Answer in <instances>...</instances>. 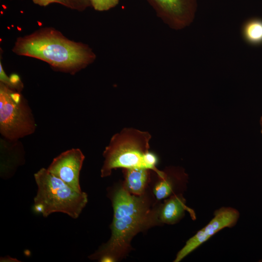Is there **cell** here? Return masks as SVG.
<instances>
[{"instance_id":"obj_10","label":"cell","mask_w":262,"mask_h":262,"mask_svg":"<svg viewBox=\"0 0 262 262\" xmlns=\"http://www.w3.org/2000/svg\"><path fill=\"white\" fill-rule=\"evenodd\" d=\"M165 172L164 177L159 178L153 187V194L158 200L167 198L174 194L182 193L186 189L187 175L183 170L170 168Z\"/></svg>"},{"instance_id":"obj_4","label":"cell","mask_w":262,"mask_h":262,"mask_svg":"<svg viewBox=\"0 0 262 262\" xmlns=\"http://www.w3.org/2000/svg\"><path fill=\"white\" fill-rule=\"evenodd\" d=\"M37 186L34 197L35 210L44 217L54 213H62L77 218L88 202V195L78 191L42 168L34 174Z\"/></svg>"},{"instance_id":"obj_2","label":"cell","mask_w":262,"mask_h":262,"mask_svg":"<svg viewBox=\"0 0 262 262\" xmlns=\"http://www.w3.org/2000/svg\"><path fill=\"white\" fill-rule=\"evenodd\" d=\"M12 51L18 55L43 61L55 70L71 74L86 67L96 58L88 45L71 40L52 27L17 38Z\"/></svg>"},{"instance_id":"obj_6","label":"cell","mask_w":262,"mask_h":262,"mask_svg":"<svg viewBox=\"0 0 262 262\" xmlns=\"http://www.w3.org/2000/svg\"><path fill=\"white\" fill-rule=\"evenodd\" d=\"M239 217V212L231 207L223 206L215 210L213 218L186 241L173 262L181 261L219 231L235 226Z\"/></svg>"},{"instance_id":"obj_11","label":"cell","mask_w":262,"mask_h":262,"mask_svg":"<svg viewBox=\"0 0 262 262\" xmlns=\"http://www.w3.org/2000/svg\"><path fill=\"white\" fill-rule=\"evenodd\" d=\"M151 171L142 168L123 169V187L131 194L136 196L144 194L150 180Z\"/></svg>"},{"instance_id":"obj_8","label":"cell","mask_w":262,"mask_h":262,"mask_svg":"<svg viewBox=\"0 0 262 262\" xmlns=\"http://www.w3.org/2000/svg\"><path fill=\"white\" fill-rule=\"evenodd\" d=\"M84 158L80 149L71 148L54 158L47 169L66 184L81 192L80 174Z\"/></svg>"},{"instance_id":"obj_7","label":"cell","mask_w":262,"mask_h":262,"mask_svg":"<svg viewBox=\"0 0 262 262\" xmlns=\"http://www.w3.org/2000/svg\"><path fill=\"white\" fill-rule=\"evenodd\" d=\"M157 16L175 30L188 26L195 18L197 0H146Z\"/></svg>"},{"instance_id":"obj_15","label":"cell","mask_w":262,"mask_h":262,"mask_svg":"<svg viewBox=\"0 0 262 262\" xmlns=\"http://www.w3.org/2000/svg\"><path fill=\"white\" fill-rule=\"evenodd\" d=\"M3 83L9 88L19 92H21L23 88V83L19 76L15 73L6 77Z\"/></svg>"},{"instance_id":"obj_16","label":"cell","mask_w":262,"mask_h":262,"mask_svg":"<svg viewBox=\"0 0 262 262\" xmlns=\"http://www.w3.org/2000/svg\"><path fill=\"white\" fill-rule=\"evenodd\" d=\"M33 2L41 6H46L52 3L60 4V0H32Z\"/></svg>"},{"instance_id":"obj_12","label":"cell","mask_w":262,"mask_h":262,"mask_svg":"<svg viewBox=\"0 0 262 262\" xmlns=\"http://www.w3.org/2000/svg\"><path fill=\"white\" fill-rule=\"evenodd\" d=\"M245 39L251 44L262 43V20L253 19L246 22L243 28Z\"/></svg>"},{"instance_id":"obj_14","label":"cell","mask_w":262,"mask_h":262,"mask_svg":"<svg viewBox=\"0 0 262 262\" xmlns=\"http://www.w3.org/2000/svg\"><path fill=\"white\" fill-rule=\"evenodd\" d=\"M60 4L79 11H83L90 6L89 0H60Z\"/></svg>"},{"instance_id":"obj_17","label":"cell","mask_w":262,"mask_h":262,"mask_svg":"<svg viewBox=\"0 0 262 262\" xmlns=\"http://www.w3.org/2000/svg\"><path fill=\"white\" fill-rule=\"evenodd\" d=\"M260 122V125H261V133H262V116L261 117Z\"/></svg>"},{"instance_id":"obj_13","label":"cell","mask_w":262,"mask_h":262,"mask_svg":"<svg viewBox=\"0 0 262 262\" xmlns=\"http://www.w3.org/2000/svg\"><path fill=\"white\" fill-rule=\"evenodd\" d=\"M90 6L98 11H108L115 7L119 0H89Z\"/></svg>"},{"instance_id":"obj_5","label":"cell","mask_w":262,"mask_h":262,"mask_svg":"<svg viewBox=\"0 0 262 262\" xmlns=\"http://www.w3.org/2000/svg\"><path fill=\"white\" fill-rule=\"evenodd\" d=\"M36 127L32 112L21 92L0 82V132L15 141L33 133Z\"/></svg>"},{"instance_id":"obj_1","label":"cell","mask_w":262,"mask_h":262,"mask_svg":"<svg viewBox=\"0 0 262 262\" xmlns=\"http://www.w3.org/2000/svg\"><path fill=\"white\" fill-rule=\"evenodd\" d=\"M114 211L109 240L88 258L99 262H117L131 249V242L138 233L160 225L156 205L147 193L130 194L123 185L110 192Z\"/></svg>"},{"instance_id":"obj_3","label":"cell","mask_w":262,"mask_h":262,"mask_svg":"<svg viewBox=\"0 0 262 262\" xmlns=\"http://www.w3.org/2000/svg\"><path fill=\"white\" fill-rule=\"evenodd\" d=\"M151 138L148 131L133 128H125L114 134L103 152L104 160L101 177L110 176L112 170L118 168H142L151 170L159 178H164L165 172L156 167L157 156L149 150Z\"/></svg>"},{"instance_id":"obj_9","label":"cell","mask_w":262,"mask_h":262,"mask_svg":"<svg viewBox=\"0 0 262 262\" xmlns=\"http://www.w3.org/2000/svg\"><path fill=\"white\" fill-rule=\"evenodd\" d=\"M186 203L182 193L174 194L167 198L159 206L158 217L160 224H175L183 218L185 212L189 213L193 220L196 219L194 210L188 207Z\"/></svg>"}]
</instances>
